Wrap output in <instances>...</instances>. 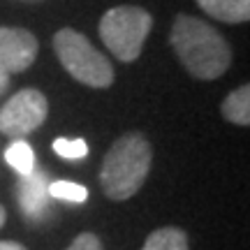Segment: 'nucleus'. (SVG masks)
<instances>
[{
    "label": "nucleus",
    "instance_id": "nucleus-15",
    "mask_svg": "<svg viewBox=\"0 0 250 250\" xmlns=\"http://www.w3.org/2000/svg\"><path fill=\"white\" fill-rule=\"evenodd\" d=\"M9 88V74L5 70H0V98L5 95V90Z\"/></svg>",
    "mask_w": 250,
    "mask_h": 250
},
{
    "label": "nucleus",
    "instance_id": "nucleus-4",
    "mask_svg": "<svg viewBox=\"0 0 250 250\" xmlns=\"http://www.w3.org/2000/svg\"><path fill=\"white\" fill-rule=\"evenodd\" d=\"M151 26L153 17L146 9L134 5H121L104 12V17L100 19V37L118 61L132 62L142 54Z\"/></svg>",
    "mask_w": 250,
    "mask_h": 250
},
{
    "label": "nucleus",
    "instance_id": "nucleus-11",
    "mask_svg": "<svg viewBox=\"0 0 250 250\" xmlns=\"http://www.w3.org/2000/svg\"><path fill=\"white\" fill-rule=\"evenodd\" d=\"M142 250H188V236L179 227H162L146 239Z\"/></svg>",
    "mask_w": 250,
    "mask_h": 250
},
{
    "label": "nucleus",
    "instance_id": "nucleus-2",
    "mask_svg": "<svg viewBox=\"0 0 250 250\" xmlns=\"http://www.w3.org/2000/svg\"><path fill=\"white\" fill-rule=\"evenodd\" d=\"M151 144L139 132L118 137L107 151L100 169V183L109 199L123 202L139 192L151 171Z\"/></svg>",
    "mask_w": 250,
    "mask_h": 250
},
{
    "label": "nucleus",
    "instance_id": "nucleus-13",
    "mask_svg": "<svg viewBox=\"0 0 250 250\" xmlns=\"http://www.w3.org/2000/svg\"><path fill=\"white\" fill-rule=\"evenodd\" d=\"M54 151L65 158V160H81L88 155V146L83 139H65V137H58L54 139Z\"/></svg>",
    "mask_w": 250,
    "mask_h": 250
},
{
    "label": "nucleus",
    "instance_id": "nucleus-5",
    "mask_svg": "<svg viewBox=\"0 0 250 250\" xmlns=\"http://www.w3.org/2000/svg\"><path fill=\"white\" fill-rule=\"evenodd\" d=\"M49 102L37 88H23L0 109V134L9 139H23L46 121Z\"/></svg>",
    "mask_w": 250,
    "mask_h": 250
},
{
    "label": "nucleus",
    "instance_id": "nucleus-17",
    "mask_svg": "<svg viewBox=\"0 0 250 250\" xmlns=\"http://www.w3.org/2000/svg\"><path fill=\"white\" fill-rule=\"evenodd\" d=\"M5 220H7V213H5V208H2V206H0V227H2V225H5Z\"/></svg>",
    "mask_w": 250,
    "mask_h": 250
},
{
    "label": "nucleus",
    "instance_id": "nucleus-1",
    "mask_svg": "<svg viewBox=\"0 0 250 250\" xmlns=\"http://www.w3.org/2000/svg\"><path fill=\"white\" fill-rule=\"evenodd\" d=\"M169 42L192 77L213 81L223 77L232 62V51L225 37L202 19L181 14L171 26Z\"/></svg>",
    "mask_w": 250,
    "mask_h": 250
},
{
    "label": "nucleus",
    "instance_id": "nucleus-7",
    "mask_svg": "<svg viewBox=\"0 0 250 250\" xmlns=\"http://www.w3.org/2000/svg\"><path fill=\"white\" fill-rule=\"evenodd\" d=\"M49 176L42 169H33L28 176H21L17 188L19 206L28 220H40L49 211Z\"/></svg>",
    "mask_w": 250,
    "mask_h": 250
},
{
    "label": "nucleus",
    "instance_id": "nucleus-6",
    "mask_svg": "<svg viewBox=\"0 0 250 250\" xmlns=\"http://www.w3.org/2000/svg\"><path fill=\"white\" fill-rule=\"evenodd\" d=\"M37 37L26 28L0 26V70L7 74L26 72L37 58Z\"/></svg>",
    "mask_w": 250,
    "mask_h": 250
},
{
    "label": "nucleus",
    "instance_id": "nucleus-8",
    "mask_svg": "<svg viewBox=\"0 0 250 250\" xmlns=\"http://www.w3.org/2000/svg\"><path fill=\"white\" fill-rule=\"evenodd\" d=\"M197 5L225 23H243L250 19V0H197Z\"/></svg>",
    "mask_w": 250,
    "mask_h": 250
},
{
    "label": "nucleus",
    "instance_id": "nucleus-10",
    "mask_svg": "<svg viewBox=\"0 0 250 250\" xmlns=\"http://www.w3.org/2000/svg\"><path fill=\"white\" fill-rule=\"evenodd\" d=\"M5 162L17 171L19 176H28L35 169V153H33V148H30V144L26 139H12V144L5 151Z\"/></svg>",
    "mask_w": 250,
    "mask_h": 250
},
{
    "label": "nucleus",
    "instance_id": "nucleus-16",
    "mask_svg": "<svg viewBox=\"0 0 250 250\" xmlns=\"http://www.w3.org/2000/svg\"><path fill=\"white\" fill-rule=\"evenodd\" d=\"M0 250H26L21 243H14V241H0Z\"/></svg>",
    "mask_w": 250,
    "mask_h": 250
},
{
    "label": "nucleus",
    "instance_id": "nucleus-9",
    "mask_svg": "<svg viewBox=\"0 0 250 250\" xmlns=\"http://www.w3.org/2000/svg\"><path fill=\"white\" fill-rule=\"evenodd\" d=\"M223 116L234 125H250V88L243 83L241 88L232 90L227 98H225L223 107Z\"/></svg>",
    "mask_w": 250,
    "mask_h": 250
},
{
    "label": "nucleus",
    "instance_id": "nucleus-14",
    "mask_svg": "<svg viewBox=\"0 0 250 250\" xmlns=\"http://www.w3.org/2000/svg\"><path fill=\"white\" fill-rule=\"evenodd\" d=\"M67 250H102V243H100V239L95 234L83 232L72 241V246Z\"/></svg>",
    "mask_w": 250,
    "mask_h": 250
},
{
    "label": "nucleus",
    "instance_id": "nucleus-3",
    "mask_svg": "<svg viewBox=\"0 0 250 250\" xmlns=\"http://www.w3.org/2000/svg\"><path fill=\"white\" fill-rule=\"evenodd\" d=\"M54 49L61 65L72 79L93 88H109L114 83V67L107 56L100 54L88 42V37L81 35L74 28H62L54 37Z\"/></svg>",
    "mask_w": 250,
    "mask_h": 250
},
{
    "label": "nucleus",
    "instance_id": "nucleus-12",
    "mask_svg": "<svg viewBox=\"0 0 250 250\" xmlns=\"http://www.w3.org/2000/svg\"><path fill=\"white\" fill-rule=\"evenodd\" d=\"M49 195L61 202H70V204H83L88 199V190L81 183L74 181H51L49 183Z\"/></svg>",
    "mask_w": 250,
    "mask_h": 250
}]
</instances>
